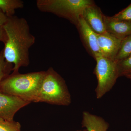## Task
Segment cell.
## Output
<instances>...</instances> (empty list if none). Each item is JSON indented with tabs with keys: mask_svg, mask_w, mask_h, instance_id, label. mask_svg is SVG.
<instances>
[{
	"mask_svg": "<svg viewBox=\"0 0 131 131\" xmlns=\"http://www.w3.org/2000/svg\"><path fill=\"white\" fill-rule=\"evenodd\" d=\"M119 77L131 75V55L118 62Z\"/></svg>",
	"mask_w": 131,
	"mask_h": 131,
	"instance_id": "9a60e30c",
	"label": "cell"
},
{
	"mask_svg": "<svg viewBox=\"0 0 131 131\" xmlns=\"http://www.w3.org/2000/svg\"><path fill=\"white\" fill-rule=\"evenodd\" d=\"M125 77L127 78H128V79H129V80H130V81L131 82V75L126 76Z\"/></svg>",
	"mask_w": 131,
	"mask_h": 131,
	"instance_id": "ffe728a7",
	"label": "cell"
},
{
	"mask_svg": "<svg viewBox=\"0 0 131 131\" xmlns=\"http://www.w3.org/2000/svg\"><path fill=\"white\" fill-rule=\"evenodd\" d=\"M106 29L107 32L123 40L131 35V22L120 21L112 16H106Z\"/></svg>",
	"mask_w": 131,
	"mask_h": 131,
	"instance_id": "30bf717a",
	"label": "cell"
},
{
	"mask_svg": "<svg viewBox=\"0 0 131 131\" xmlns=\"http://www.w3.org/2000/svg\"><path fill=\"white\" fill-rule=\"evenodd\" d=\"M8 17L0 9V27L3 26L7 21Z\"/></svg>",
	"mask_w": 131,
	"mask_h": 131,
	"instance_id": "d6986e66",
	"label": "cell"
},
{
	"mask_svg": "<svg viewBox=\"0 0 131 131\" xmlns=\"http://www.w3.org/2000/svg\"><path fill=\"white\" fill-rule=\"evenodd\" d=\"M24 6L21 0H0V9L8 17L14 16L15 10L23 8Z\"/></svg>",
	"mask_w": 131,
	"mask_h": 131,
	"instance_id": "7c38bea8",
	"label": "cell"
},
{
	"mask_svg": "<svg viewBox=\"0 0 131 131\" xmlns=\"http://www.w3.org/2000/svg\"><path fill=\"white\" fill-rule=\"evenodd\" d=\"M7 40V36L3 26L0 27V42L5 44Z\"/></svg>",
	"mask_w": 131,
	"mask_h": 131,
	"instance_id": "ac0fdd59",
	"label": "cell"
},
{
	"mask_svg": "<svg viewBox=\"0 0 131 131\" xmlns=\"http://www.w3.org/2000/svg\"><path fill=\"white\" fill-rule=\"evenodd\" d=\"M81 125L87 131H107L110 126L102 117L86 111L82 114Z\"/></svg>",
	"mask_w": 131,
	"mask_h": 131,
	"instance_id": "8fae6325",
	"label": "cell"
},
{
	"mask_svg": "<svg viewBox=\"0 0 131 131\" xmlns=\"http://www.w3.org/2000/svg\"><path fill=\"white\" fill-rule=\"evenodd\" d=\"M106 16L94 3L85 8L82 17L94 32L96 34H103L107 33L106 29Z\"/></svg>",
	"mask_w": 131,
	"mask_h": 131,
	"instance_id": "52a82bcc",
	"label": "cell"
},
{
	"mask_svg": "<svg viewBox=\"0 0 131 131\" xmlns=\"http://www.w3.org/2000/svg\"><path fill=\"white\" fill-rule=\"evenodd\" d=\"M131 55V35L121 41L120 47L115 60L117 62L124 60Z\"/></svg>",
	"mask_w": 131,
	"mask_h": 131,
	"instance_id": "4fadbf2b",
	"label": "cell"
},
{
	"mask_svg": "<svg viewBox=\"0 0 131 131\" xmlns=\"http://www.w3.org/2000/svg\"><path fill=\"white\" fill-rule=\"evenodd\" d=\"M30 103L0 91V118L13 121L16 113Z\"/></svg>",
	"mask_w": 131,
	"mask_h": 131,
	"instance_id": "8992f818",
	"label": "cell"
},
{
	"mask_svg": "<svg viewBox=\"0 0 131 131\" xmlns=\"http://www.w3.org/2000/svg\"><path fill=\"white\" fill-rule=\"evenodd\" d=\"M45 71L21 74L12 73L0 84V91L34 102L40 89Z\"/></svg>",
	"mask_w": 131,
	"mask_h": 131,
	"instance_id": "7a4b0ae2",
	"label": "cell"
},
{
	"mask_svg": "<svg viewBox=\"0 0 131 131\" xmlns=\"http://www.w3.org/2000/svg\"><path fill=\"white\" fill-rule=\"evenodd\" d=\"M20 130L21 125L19 122L0 118V131H20Z\"/></svg>",
	"mask_w": 131,
	"mask_h": 131,
	"instance_id": "2e32d148",
	"label": "cell"
},
{
	"mask_svg": "<svg viewBox=\"0 0 131 131\" xmlns=\"http://www.w3.org/2000/svg\"><path fill=\"white\" fill-rule=\"evenodd\" d=\"M76 131H87L86 129H84V130H77Z\"/></svg>",
	"mask_w": 131,
	"mask_h": 131,
	"instance_id": "44dd1931",
	"label": "cell"
},
{
	"mask_svg": "<svg viewBox=\"0 0 131 131\" xmlns=\"http://www.w3.org/2000/svg\"><path fill=\"white\" fill-rule=\"evenodd\" d=\"M34 102L62 106H68L71 103V96L65 80L52 67L45 71Z\"/></svg>",
	"mask_w": 131,
	"mask_h": 131,
	"instance_id": "3957f363",
	"label": "cell"
},
{
	"mask_svg": "<svg viewBox=\"0 0 131 131\" xmlns=\"http://www.w3.org/2000/svg\"><path fill=\"white\" fill-rule=\"evenodd\" d=\"M94 3L91 0H38L36 6L40 12L66 19L76 27L85 8Z\"/></svg>",
	"mask_w": 131,
	"mask_h": 131,
	"instance_id": "277c9868",
	"label": "cell"
},
{
	"mask_svg": "<svg viewBox=\"0 0 131 131\" xmlns=\"http://www.w3.org/2000/svg\"><path fill=\"white\" fill-rule=\"evenodd\" d=\"M112 17L116 20L131 22V3L125 8Z\"/></svg>",
	"mask_w": 131,
	"mask_h": 131,
	"instance_id": "e0dca14e",
	"label": "cell"
},
{
	"mask_svg": "<svg viewBox=\"0 0 131 131\" xmlns=\"http://www.w3.org/2000/svg\"><path fill=\"white\" fill-rule=\"evenodd\" d=\"M80 37L89 54L95 60L101 56L98 43L97 34L90 28L82 17L76 26Z\"/></svg>",
	"mask_w": 131,
	"mask_h": 131,
	"instance_id": "ba28073f",
	"label": "cell"
},
{
	"mask_svg": "<svg viewBox=\"0 0 131 131\" xmlns=\"http://www.w3.org/2000/svg\"><path fill=\"white\" fill-rule=\"evenodd\" d=\"M13 66L5 60L3 50L0 52V84L3 80L8 76L13 71Z\"/></svg>",
	"mask_w": 131,
	"mask_h": 131,
	"instance_id": "5bb4252c",
	"label": "cell"
},
{
	"mask_svg": "<svg viewBox=\"0 0 131 131\" xmlns=\"http://www.w3.org/2000/svg\"><path fill=\"white\" fill-rule=\"evenodd\" d=\"M95 60L96 64L94 74L98 83L95 91L96 98L100 99L112 89L119 77L118 62L102 56L96 58Z\"/></svg>",
	"mask_w": 131,
	"mask_h": 131,
	"instance_id": "5b68a950",
	"label": "cell"
},
{
	"mask_svg": "<svg viewBox=\"0 0 131 131\" xmlns=\"http://www.w3.org/2000/svg\"><path fill=\"white\" fill-rule=\"evenodd\" d=\"M3 27L7 36L3 49L4 57L7 62L13 64L12 73H19L20 68L30 64L29 51L36 39L24 18L16 15L8 17Z\"/></svg>",
	"mask_w": 131,
	"mask_h": 131,
	"instance_id": "6da1fadb",
	"label": "cell"
},
{
	"mask_svg": "<svg viewBox=\"0 0 131 131\" xmlns=\"http://www.w3.org/2000/svg\"><path fill=\"white\" fill-rule=\"evenodd\" d=\"M97 36L98 47L101 56L115 60L122 40L108 32L105 34H97Z\"/></svg>",
	"mask_w": 131,
	"mask_h": 131,
	"instance_id": "9c48e42d",
	"label": "cell"
}]
</instances>
